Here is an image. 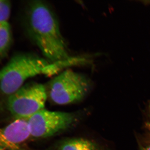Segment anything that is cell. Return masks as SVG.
Here are the masks:
<instances>
[{
  "label": "cell",
  "mask_w": 150,
  "mask_h": 150,
  "mask_svg": "<svg viewBox=\"0 0 150 150\" xmlns=\"http://www.w3.org/2000/svg\"><path fill=\"white\" fill-rule=\"evenodd\" d=\"M26 25L30 37L48 62L54 63L71 58L58 20L46 4L38 1L29 4Z\"/></svg>",
  "instance_id": "6da1fadb"
},
{
  "label": "cell",
  "mask_w": 150,
  "mask_h": 150,
  "mask_svg": "<svg viewBox=\"0 0 150 150\" xmlns=\"http://www.w3.org/2000/svg\"><path fill=\"white\" fill-rule=\"evenodd\" d=\"M50 64L46 59L30 53L14 55L0 70V89L10 96L23 86L29 78L43 74Z\"/></svg>",
  "instance_id": "7a4b0ae2"
},
{
  "label": "cell",
  "mask_w": 150,
  "mask_h": 150,
  "mask_svg": "<svg viewBox=\"0 0 150 150\" xmlns=\"http://www.w3.org/2000/svg\"><path fill=\"white\" fill-rule=\"evenodd\" d=\"M91 85L89 79L85 75L67 70L51 81L49 97L52 102L59 105L76 103L86 96Z\"/></svg>",
  "instance_id": "3957f363"
},
{
  "label": "cell",
  "mask_w": 150,
  "mask_h": 150,
  "mask_svg": "<svg viewBox=\"0 0 150 150\" xmlns=\"http://www.w3.org/2000/svg\"><path fill=\"white\" fill-rule=\"evenodd\" d=\"M47 98L45 86L38 83L30 82L22 86L9 96L8 107L16 119L27 120L44 109Z\"/></svg>",
  "instance_id": "277c9868"
},
{
  "label": "cell",
  "mask_w": 150,
  "mask_h": 150,
  "mask_svg": "<svg viewBox=\"0 0 150 150\" xmlns=\"http://www.w3.org/2000/svg\"><path fill=\"white\" fill-rule=\"evenodd\" d=\"M74 112L51 111L43 109L27 120L31 136L51 137L69 128L78 120Z\"/></svg>",
  "instance_id": "5b68a950"
},
{
  "label": "cell",
  "mask_w": 150,
  "mask_h": 150,
  "mask_svg": "<svg viewBox=\"0 0 150 150\" xmlns=\"http://www.w3.org/2000/svg\"><path fill=\"white\" fill-rule=\"evenodd\" d=\"M30 136L27 120L16 119L0 128V146L8 150H19L20 145Z\"/></svg>",
  "instance_id": "8992f818"
},
{
  "label": "cell",
  "mask_w": 150,
  "mask_h": 150,
  "mask_svg": "<svg viewBox=\"0 0 150 150\" xmlns=\"http://www.w3.org/2000/svg\"><path fill=\"white\" fill-rule=\"evenodd\" d=\"M59 150H97L96 144L85 138H73L62 142Z\"/></svg>",
  "instance_id": "52a82bcc"
},
{
  "label": "cell",
  "mask_w": 150,
  "mask_h": 150,
  "mask_svg": "<svg viewBox=\"0 0 150 150\" xmlns=\"http://www.w3.org/2000/svg\"><path fill=\"white\" fill-rule=\"evenodd\" d=\"M12 33L8 21L0 23V62L8 54L12 43Z\"/></svg>",
  "instance_id": "ba28073f"
},
{
  "label": "cell",
  "mask_w": 150,
  "mask_h": 150,
  "mask_svg": "<svg viewBox=\"0 0 150 150\" xmlns=\"http://www.w3.org/2000/svg\"><path fill=\"white\" fill-rule=\"evenodd\" d=\"M11 4L6 0H0V23L8 21L11 12Z\"/></svg>",
  "instance_id": "9c48e42d"
},
{
  "label": "cell",
  "mask_w": 150,
  "mask_h": 150,
  "mask_svg": "<svg viewBox=\"0 0 150 150\" xmlns=\"http://www.w3.org/2000/svg\"><path fill=\"white\" fill-rule=\"evenodd\" d=\"M0 150H8L6 148L0 146Z\"/></svg>",
  "instance_id": "30bf717a"
},
{
  "label": "cell",
  "mask_w": 150,
  "mask_h": 150,
  "mask_svg": "<svg viewBox=\"0 0 150 150\" xmlns=\"http://www.w3.org/2000/svg\"><path fill=\"white\" fill-rule=\"evenodd\" d=\"M147 150H150V146H149V147L148 148V149H147Z\"/></svg>",
  "instance_id": "8fae6325"
}]
</instances>
